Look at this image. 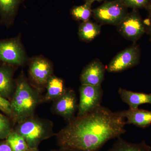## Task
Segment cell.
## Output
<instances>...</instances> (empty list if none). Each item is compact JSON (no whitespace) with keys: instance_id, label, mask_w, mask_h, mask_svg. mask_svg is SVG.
Listing matches in <instances>:
<instances>
[{"instance_id":"obj_1","label":"cell","mask_w":151,"mask_h":151,"mask_svg":"<svg viewBox=\"0 0 151 151\" xmlns=\"http://www.w3.org/2000/svg\"><path fill=\"white\" fill-rule=\"evenodd\" d=\"M122 111L113 112L100 106L76 116L56 134L60 149L99 151L108 141L121 137L127 132Z\"/></svg>"},{"instance_id":"obj_2","label":"cell","mask_w":151,"mask_h":151,"mask_svg":"<svg viewBox=\"0 0 151 151\" xmlns=\"http://www.w3.org/2000/svg\"><path fill=\"white\" fill-rule=\"evenodd\" d=\"M41 101L38 92L22 77L17 82L16 88L10 102L12 117L18 123L33 116Z\"/></svg>"},{"instance_id":"obj_3","label":"cell","mask_w":151,"mask_h":151,"mask_svg":"<svg viewBox=\"0 0 151 151\" xmlns=\"http://www.w3.org/2000/svg\"><path fill=\"white\" fill-rule=\"evenodd\" d=\"M14 131L24 138L29 148H37L42 142L55 135L52 122L34 116L19 123Z\"/></svg>"},{"instance_id":"obj_4","label":"cell","mask_w":151,"mask_h":151,"mask_svg":"<svg viewBox=\"0 0 151 151\" xmlns=\"http://www.w3.org/2000/svg\"><path fill=\"white\" fill-rule=\"evenodd\" d=\"M127 8L121 0L107 1L92 10V16L100 24L118 26L128 14Z\"/></svg>"},{"instance_id":"obj_5","label":"cell","mask_w":151,"mask_h":151,"mask_svg":"<svg viewBox=\"0 0 151 151\" xmlns=\"http://www.w3.org/2000/svg\"><path fill=\"white\" fill-rule=\"evenodd\" d=\"M117 27L118 31L128 40L135 44L146 33L145 25L136 9L128 13Z\"/></svg>"},{"instance_id":"obj_6","label":"cell","mask_w":151,"mask_h":151,"mask_svg":"<svg viewBox=\"0 0 151 151\" xmlns=\"http://www.w3.org/2000/svg\"><path fill=\"white\" fill-rule=\"evenodd\" d=\"M141 57L139 46L136 43L119 52L111 60L107 67L110 73L122 72L139 64Z\"/></svg>"},{"instance_id":"obj_7","label":"cell","mask_w":151,"mask_h":151,"mask_svg":"<svg viewBox=\"0 0 151 151\" xmlns=\"http://www.w3.org/2000/svg\"><path fill=\"white\" fill-rule=\"evenodd\" d=\"M103 94L101 85L81 84L79 89L80 97L77 116L85 115L100 106Z\"/></svg>"},{"instance_id":"obj_8","label":"cell","mask_w":151,"mask_h":151,"mask_svg":"<svg viewBox=\"0 0 151 151\" xmlns=\"http://www.w3.org/2000/svg\"><path fill=\"white\" fill-rule=\"evenodd\" d=\"M25 60L24 52L17 39L0 41V61L10 65H20Z\"/></svg>"},{"instance_id":"obj_9","label":"cell","mask_w":151,"mask_h":151,"mask_svg":"<svg viewBox=\"0 0 151 151\" xmlns=\"http://www.w3.org/2000/svg\"><path fill=\"white\" fill-rule=\"evenodd\" d=\"M54 101L52 108L55 113L68 122L75 118L78 104L74 90L67 89L64 94Z\"/></svg>"},{"instance_id":"obj_10","label":"cell","mask_w":151,"mask_h":151,"mask_svg":"<svg viewBox=\"0 0 151 151\" xmlns=\"http://www.w3.org/2000/svg\"><path fill=\"white\" fill-rule=\"evenodd\" d=\"M105 68L99 59H94L84 68L80 76L81 84L101 85L104 79Z\"/></svg>"},{"instance_id":"obj_11","label":"cell","mask_w":151,"mask_h":151,"mask_svg":"<svg viewBox=\"0 0 151 151\" xmlns=\"http://www.w3.org/2000/svg\"><path fill=\"white\" fill-rule=\"evenodd\" d=\"M52 68L46 60L37 58L32 61L29 66V74L33 81L40 86L46 84L52 76Z\"/></svg>"},{"instance_id":"obj_12","label":"cell","mask_w":151,"mask_h":151,"mask_svg":"<svg viewBox=\"0 0 151 151\" xmlns=\"http://www.w3.org/2000/svg\"><path fill=\"white\" fill-rule=\"evenodd\" d=\"M118 93L122 101L129 105L130 109H138L143 104L151 105V94L132 92L122 88H119Z\"/></svg>"},{"instance_id":"obj_13","label":"cell","mask_w":151,"mask_h":151,"mask_svg":"<svg viewBox=\"0 0 151 151\" xmlns=\"http://www.w3.org/2000/svg\"><path fill=\"white\" fill-rule=\"evenodd\" d=\"M122 111L126 119V124H133L143 129L151 125V111L138 108Z\"/></svg>"},{"instance_id":"obj_14","label":"cell","mask_w":151,"mask_h":151,"mask_svg":"<svg viewBox=\"0 0 151 151\" xmlns=\"http://www.w3.org/2000/svg\"><path fill=\"white\" fill-rule=\"evenodd\" d=\"M13 70L9 65L0 66V95L6 99L12 96L14 91Z\"/></svg>"},{"instance_id":"obj_15","label":"cell","mask_w":151,"mask_h":151,"mask_svg":"<svg viewBox=\"0 0 151 151\" xmlns=\"http://www.w3.org/2000/svg\"><path fill=\"white\" fill-rule=\"evenodd\" d=\"M22 0H0L1 21L9 25L13 21Z\"/></svg>"},{"instance_id":"obj_16","label":"cell","mask_w":151,"mask_h":151,"mask_svg":"<svg viewBox=\"0 0 151 151\" xmlns=\"http://www.w3.org/2000/svg\"><path fill=\"white\" fill-rule=\"evenodd\" d=\"M66 90L62 79L52 76L47 83L45 100L46 101H54L64 94Z\"/></svg>"},{"instance_id":"obj_17","label":"cell","mask_w":151,"mask_h":151,"mask_svg":"<svg viewBox=\"0 0 151 151\" xmlns=\"http://www.w3.org/2000/svg\"><path fill=\"white\" fill-rule=\"evenodd\" d=\"M101 30V24L88 20L83 22L79 26L78 35L81 40L89 42L100 34Z\"/></svg>"},{"instance_id":"obj_18","label":"cell","mask_w":151,"mask_h":151,"mask_svg":"<svg viewBox=\"0 0 151 151\" xmlns=\"http://www.w3.org/2000/svg\"><path fill=\"white\" fill-rule=\"evenodd\" d=\"M151 147L143 141L140 142L133 143L124 140L121 137L114 143L111 148L107 151H151Z\"/></svg>"},{"instance_id":"obj_19","label":"cell","mask_w":151,"mask_h":151,"mask_svg":"<svg viewBox=\"0 0 151 151\" xmlns=\"http://www.w3.org/2000/svg\"><path fill=\"white\" fill-rule=\"evenodd\" d=\"M6 140L13 151H26L29 149L24 138L15 131L12 130Z\"/></svg>"},{"instance_id":"obj_20","label":"cell","mask_w":151,"mask_h":151,"mask_svg":"<svg viewBox=\"0 0 151 151\" xmlns=\"http://www.w3.org/2000/svg\"><path fill=\"white\" fill-rule=\"evenodd\" d=\"M71 14L77 20L83 22L89 20L92 16V5L85 3L82 5L73 7L71 10Z\"/></svg>"},{"instance_id":"obj_21","label":"cell","mask_w":151,"mask_h":151,"mask_svg":"<svg viewBox=\"0 0 151 151\" xmlns=\"http://www.w3.org/2000/svg\"><path fill=\"white\" fill-rule=\"evenodd\" d=\"M12 131L8 118L0 113V140L6 139Z\"/></svg>"},{"instance_id":"obj_22","label":"cell","mask_w":151,"mask_h":151,"mask_svg":"<svg viewBox=\"0 0 151 151\" xmlns=\"http://www.w3.org/2000/svg\"><path fill=\"white\" fill-rule=\"evenodd\" d=\"M122 3L127 8H130L133 9H146L148 0H121Z\"/></svg>"},{"instance_id":"obj_23","label":"cell","mask_w":151,"mask_h":151,"mask_svg":"<svg viewBox=\"0 0 151 151\" xmlns=\"http://www.w3.org/2000/svg\"><path fill=\"white\" fill-rule=\"evenodd\" d=\"M0 111L9 116L12 117V112L10 102L0 95Z\"/></svg>"},{"instance_id":"obj_24","label":"cell","mask_w":151,"mask_h":151,"mask_svg":"<svg viewBox=\"0 0 151 151\" xmlns=\"http://www.w3.org/2000/svg\"><path fill=\"white\" fill-rule=\"evenodd\" d=\"M146 9L148 12V16L145 20L144 21L145 25L146 33L149 36L151 40V0H148L147 6Z\"/></svg>"},{"instance_id":"obj_25","label":"cell","mask_w":151,"mask_h":151,"mask_svg":"<svg viewBox=\"0 0 151 151\" xmlns=\"http://www.w3.org/2000/svg\"><path fill=\"white\" fill-rule=\"evenodd\" d=\"M0 151H13L6 140L0 142Z\"/></svg>"},{"instance_id":"obj_26","label":"cell","mask_w":151,"mask_h":151,"mask_svg":"<svg viewBox=\"0 0 151 151\" xmlns=\"http://www.w3.org/2000/svg\"><path fill=\"white\" fill-rule=\"evenodd\" d=\"M104 1V0H85V3H86V4H88L89 5H92V4H93L94 2L96 1Z\"/></svg>"},{"instance_id":"obj_27","label":"cell","mask_w":151,"mask_h":151,"mask_svg":"<svg viewBox=\"0 0 151 151\" xmlns=\"http://www.w3.org/2000/svg\"><path fill=\"white\" fill-rule=\"evenodd\" d=\"M50 151H79L77 150H68V149H60L58 150H53Z\"/></svg>"},{"instance_id":"obj_28","label":"cell","mask_w":151,"mask_h":151,"mask_svg":"<svg viewBox=\"0 0 151 151\" xmlns=\"http://www.w3.org/2000/svg\"><path fill=\"white\" fill-rule=\"evenodd\" d=\"M26 151H38V150L37 148H29V149Z\"/></svg>"}]
</instances>
